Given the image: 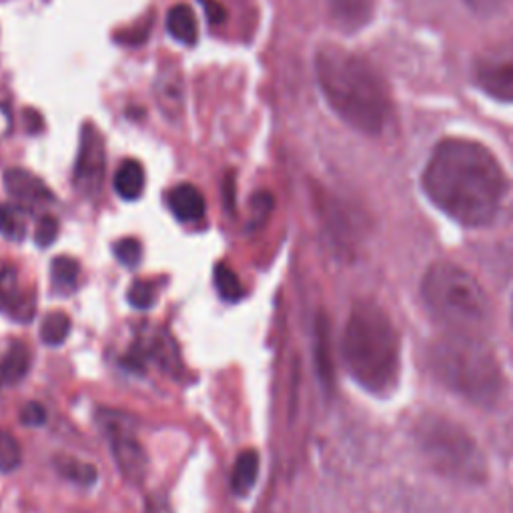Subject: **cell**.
Masks as SVG:
<instances>
[{
    "label": "cell",
    "instance_id": "cell-1",
    "mask_svg": "<svg viewBox=\"0 0 513 513\" xmlns=\"http://www.w3.org/2000/svg\"><path fill=\"white\" fill-rule=\"evenodd\" d=\"M429 201L465 227L491 223L507 193V179L487 147L469 139L441 141L421 177Z\"/></svg>",
    "mask_w": 513,
    "mask_h": 513
},
{
    "label": "cell",
    "instance_id": "cell-2",
    "mask_svg": "<svg viewBox=\"0 0 513 513\" xmlns=\"http://www.w3.org/2000/svg\"><path fill=\"white\" fill-rule=\"evenodd\" d=\"M315 77L329 107L349 127L379 135L391 117V95L381 75L359 55L327 45L315 55Z\"/></svg>",
    "mask_w": 513,
    "mask_h": 513
},
{
    "label": "cell",
    "instance_id": "cell-3",
    "mask_svg": "<svg viewBox=\"0 0 513 513\" xmlns=\"http://www.w3.org/2000/svg\"><path fill=\"white\" fill-rule=\"evenodd\" d=\"M343 357L351 377L369 393L389 395L399 383L401 343L387 311L373 301H359L343 333Z\"/></svg>",
    "mask_w": 513,
    "mask_h": 513
},
{
    "label": "cell",
    "instance_id": "cell-4",
    "mask_svg": "<svg viewBox=\"0 0 513 513\" xmlns=\"http://www.w3.org/2000/svg\"><path fill=\"white\" fill-rule=\"evenodd\" d=\"M439 383L479 407H493L505 391V375L493 349L471 333H447L429 349Z\"/></svg>",
    "mask_w": 513,
    "mask_h": 513
},
{
    "label": "cell",
    "instance_id": "cell-5",
    "mask_svg": "<svg viewBox=\"0 0 513 513\" xmlns=\"http://www.w3.org/2000/svg\"><path fill=\"white\" fill-rule=\"evenodd\" d=\"M421 297L431 317L447 333L481 335L491 317L487 293L459 265L435 263L421 281Z\"/></svg>",
    "mask_w": 513,
    "mask_h": 513
},
{
    "label": "cell",
    "instance_id": "cell-6",
    "mask_svg": "<svg viewBox=\"0 0 513 513\" xmlns=\"http://www.w3.org/2000/svg\"><path fill=\"white\" fill-rule=\"evenodd\" d=\"M415 433L423 455L439 473L465 483L485 479V457L473 437L457 423L439 415H425L419 419Z\"/></svg>",
    "mask_w": 513,
    "mask_h": 513
},
{
    "label": "cell",
    "instance_id": "cell-7",
    "mask_svg": "<svg viewBox=\"0 0 513 513\" xmlns=\"http://www.w3.org/2000/svg\"><path fill=\"white\" fill-rule=\"evenodd\" d=\"M473 81L489 97L513 103V41L479 53L473 61Z\"/></svg>",
    "mask_w": 513,
    "mask_h": 513
},
{
    "label": "cell",
    "instance_id": "cell-8",
    "mask_svg": "<svg viewBox=\"0 0 513 513\" xmlns=\"http://www.w3.org/2000/svg\"><path fill=\"white\" fill-rule=\"evenodd\" d=\"M107 169V151L103 135L97 131L95 125H85L81 133V149L75 167V185L77 189L87 195L95 197L101 191L103 179Z\"/></svg>",
    "mask_w": 513,
    "mask_h": 513
},
{
    "label": "cell",
    "instance_id": "cell-9",
    "mask_svg": "<svg viewBox=\"0 0 513 513\" xmlns=\"http://www.w3.org/2000/svg\"><path fill=\"white\" fill-rule=\"evenodd\" d=\"M111 447L121 473L129 481L141 483L149 467V459L143 445L129 431L117 427L115 431H111Z\"/></svg>",
    "mask_w": 513,
    "mask_h": 513
},
{
    "label": "cell",
    "instance_id": "cell-10",
    "mask_svg": "<svg viewBox=\"0 0 513 513\" xmlns=\"http://www.w3.org/2000/svg\"><path fill=\"white\" fill-rule=\"evenodd\" d=\"M5 187L15 201H19L23 207H29V209L43 207L55 201L51 189L39 177H35L25 169L7 171Z\"/></svg>",
    "mask_w": 513,
    "mask_h": 513
},
{
    "label": "cell",
    "instance_id": "cell-11",
    "mask_svg": "<svg viewBox=\"0 0 513 513\" xmlns=\"http://www.w3.org/2000/svg\"><path fill=\"white\" fill-rule=\"evenodd\" d=\"M327 5L339 29L357 33L373 21L377 0H327Z\"/></svg>",
    "mask_w": 513,
    "mask_h": 513
},
{
    "label": "cell",
    "instance_id": "cell-12",
    "mask_svg": "<svg viewBox=\"0 0 513 513\" xmlns=\"http://www.w3.org/2000/svg\"><path fill=\"white\" fill-rule=\"evenodd\" d=\"M183 77L175 65H165L157 79V101L163 109V115L171 121L181 119L185 107Z\"/></svg>",
    "mask_w": 513,
    "mask_h": 513
},
{
    "label": "cell",
    "instance_id": "cell-13",
    "mask_svg": "<svg viewBox=\"0 0 513 513\" xmlns=\"http://www.w3.org/2000/svg\"><path fill=\"white\" fill-rule=\"evenodd\" d=\"M167 203H169L171 213L183 223L199 221L205 215V197L191 183H183V185L173 187L167 195Z\"/></svg>",
    "mask_w": 513,
    "mask_h": 513
},
{
    "label": "cell",
    "instance_id": "cell-14",
    "mask_svg": "<svg viewBox=\"0 0 513 513\" xmlns=\"http://www.w3.org/2000/svg\"><path fill=\"white\" fill-rule=\"evenodd\" d=\"M167 31L177 43L195 47L199 41V25L193 9L187 5L171 7L167 13Z\"/></svg>",
    "mask_w": 513,
    "mask_h": 513
},
{
    "label": "cell",
    "instance_id": "cell-15",
    "mask_svg": "<svg viewBox=\"0 0 513 513\" xmlns=\"http://www.w3.org/2000/svg\"><path fill=\"white\" fill-rule=\"evenodd\" d=\"M145 183H147L145 169L135 159H127L125 163H121L113 179L117 195L125 201H137L145 191Z\"/></svg>",
    "mask_w": 513,
    "mask_h": 513
},
{
    "label": "cell",
    "instance_id": "cell-16",
    "mask_svg": "<svg viewBox=\"0 0 513 513\" xmlns=\"http://www.w3.org/2000/svg\"><path fill=\"white\" fill-rule=\"evenodd\" d=\"M259 475V453L255 449H245L231 471V489L237 495H249Z\"/></svg>",
    "mask_w": 513,
    "mask_h": 513
},
{
    "label": "cell",
    "instance_id": "cell-17",
    "mask_svg": "<svg viewBox=\"0 0 513 513\" xmlns=\"http://www.w3.org/2000/svg\"><path fill=\"white\" fill-rule=\"evenodd\" d=\"M31 365V353L23 343H15L0 359V383L17 385L25 379Z\"/></svg>",
    "mask_w": 513,
    "mask_h": 513
},
{
    "label": "cell",
    "instance_id": "cell-18",
    "mask_svg": "<svg viewBox=\"0 0 513 513\" xmlns=\"http://www.w3.org/2000/svg\"><path fill=\"white\" fill-rule=\"evenodd\" d=\"M71 333V319L65 311H51L45 319H43V327H41V339L45 345H61L65 343V339Z\"/></svg>",
    "mask_w": 513,
    "mask_h": 513
},
{
    "label": "cell",
    "instance_id": "cell-19",
    "mask_svg": "<svg viewBox=\"0 0 513 513\" xmlns=\"http://www.w3.org/2000/svg\"><path fill=\"white\" fill-rule=\"evenodd\" d=\"M0 235L11 241H23L27 235V219L23 209L0 205Z\"/></svg>",
    "mask_w": 513,
    "mask_h": 513
},
{
    "label": "cell",
    "instance_id": "cell-20",
    "mask_svg": "<svg viewBox=\"0 0 513 513\" xmlns=\"http://www.w3.org/2000/svg\"><path fill=\"white\" fill-rule=\"evenodd\" d=\"M79 273H81V267H79V263H77L73 257L61 255V257H57V259H53V265H51V279H53V283H55L57 289H61V291H73V289L77 287Z\"/></svg>",
    "mask_w": 513,
    "mask_h": 513
},
{
    "label": "cell",
    "instance_id": "cell-21",
    "mask_svg": "<svg viewBox=\"0 0 513 513\" xmlns=\"http://www.w3.org/2000/svg\"><path fill=\"white\" fill-rule=\"evenodd\" d=\"M213 279H215V287L219 291V295L225 301H239L245 295L243 283L239 281L237 273L233 269H229L225 263H219L213 271Z\"/></svg>",
    "mask_w": 513,
    "mask_h": 513
},
{
    "label": "cell",
    "instance_id": "cell-22",
    "mask_svg": "<svg viewBox=\"0 0 513 513\" xmlns=\"http://www.w3.org/2000/svg\"><path fill=\"white\" fill-rule=\"evenodd\" d=\"M23 461V451L17 437L9 431H0V471L11 473Z\"/></svg>",
    "mask_w": 513,
    "mask_h": 513
},
{
    "label": "cell",
    "instance_id": "cell-23",
    "mask_svg": "<svg viewBox=\"0 0 513 513\" xmlns=\"http://www.w3.org/2000/svg\"><path fill=\"white\" fill-rule=\"evenodd\" d=\"M0 299L7 303L11 309H23L25 299L19 295V283L17 273L13 269H7L0 273Z\"/></svg>",
    "mask_w": 513,
    "mask_h": 513
},
{
    "label": "cell",
    "instance_id": "cell-24",
    "mask_svg": "<svg viewBox=\"0 0 513 513\" xmlns=\"http://www.w3.org/2000/svg\"><path fill=\"white\" fill-rule=\"evenodd\" d=\"M113 251H115V257H117V259H119L123 265L131 267V269L139 265V261H141V255H143L141 243H139L137 239H133V237H125V239L117 241Z\"/></svg>",
    "mask_w": 513,
    "mask_h": 513
},
{
    "label": "cell",
    "instance_id": "cell-25",
    "mask_svg": "<svg viewBox=\"0 0 513 513\" xmlns=\"http://www.w3.org/2000/svg\"><path fill=\"white\" fill-rule=\"evenodd\" d=\"M129 303L135 309H149L155 303V287L149 281H135L127 293Z\"/></svg>",
    "mask_w": 513,
    "mask_h": 513
},
{
    "label": "cell",
    "instance_id": "cell-26",
    "mask_svg": "<svg viewBox=\"0 0 513 513\" xmlns=\"http://www.w3.org/2000/svg\"><path fill=\"white\" fill-rule=\"evenodd\" d=\"M63 473L81 485H93L97 481V469L83 461H69L63 465Z\"/></svg>",
    "mask_w": 513,
    "mask_h": 513
},
{
    "label": "cell",
    "instance_id": "cell-27",
    "mask_svg": "<svg viewBox=\"0 0 513 513\" xmlns=\"http://www.w3.org/2000/svg\"><path fill=\"white\" fill-rule=\"evenodd\" d=\"M327 325L323 321V317L319 319V325H317V363H319V371L323 375V379H331V361L327 357Z\"/></svg>",
    "mask_w": 513,
    "mask_h": 513
},
{
    "label": "cell",
    "instance_id": "cell-28",
    "mask_svg": "<svg viewBox=\"0 0 513 513\" xmlns=\"http://www.w3.org/2000/svg\"><path fill=\"white\" fill-rule=\"evenodd\" d=\"M57 235H59V221H57L55 217H51V215H45V217L39 221V225H37L35 243H37L39 247L47 249V247H51V245L55 243Z\"/></svg>",
    "mask_w": 513,
    "mask_h": 513
},
{
    "label": "cell",
    "instance_id": "cell-29",
    "mask_svg": "<svg viewBox=\"0 0 513 513\" xmlns=\"http://www.w3.org/2000/svg\"><path fill=\"white\" fill-rule=\"evenodd\" d=\"M21 421H23L25 425H29V427H39V425H43V423L47 421V411H45V407H43L41 403L31 401V403H27V405L23 407V411H21Z\"/></svg>",
    "mask_w": 513,
    "mask_h": 513
},
{
    "label": "cell",
    "instance_id": "cell-30",
    "mask_svg": "<svg viewBox=\"0 0 513 513\" xmlns=\"http://www.w3.org/2000/svg\"><path fill=\"white\" fill-rule=\"evenodd\" d=\"M251 207H253V217L257 221H263L273 209V197L269 193H257L251 201Z\"/></svg>",
    "mask_w": 513,
    "mask_h": 513
},
{
    "label": "cell",
    "instance_id": "cell-31",
    "mask_svg": "<svg viewBox=\"0 0 513 513\" xmlns=\"http://www.w3.org/2000/svg\"><path fill=\"white\" fill-rule=\"evenodd\" d=\"M463 3L479 15H491V13L499 11L507 3V0H463Z\"/></svg>",
    "mask_w": 513,
    "mask_h": 513
},
{
    "label": "cell",
    "instance_id": "cell-32",
    "mask_svg": "<svg viewBox=\"0 0 513 513\" xmlns=\"http://www.w3.org/2000/svg\"><path fill=\"white\" fill-rule=\"evenodd\" d=\"M203 7L211 25H221L227 19V11L223 9V5L217 3V0H203Z\"/></svg>",
    "mask_w": 513,
    "mask_h": 513
}]
</instances>
